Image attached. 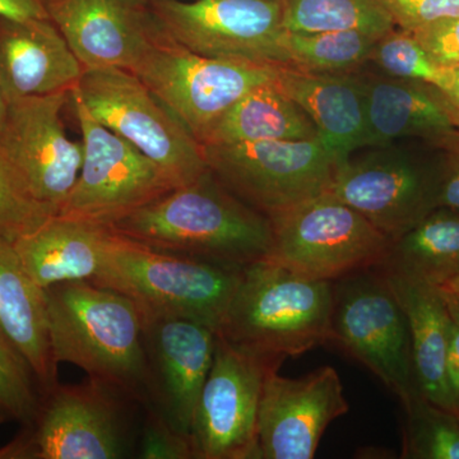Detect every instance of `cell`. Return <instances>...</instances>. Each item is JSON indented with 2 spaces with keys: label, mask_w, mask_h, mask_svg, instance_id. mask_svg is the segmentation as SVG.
Segmentation results:
<instances>
[{
  "label": "cell",
  "mask_w": 459,
  "mask_h": 459,
  "mask_svg": "<svg viewBox=\"0 0 459 459\" xmlns=\"http://www.w3.org/2000/svg\"><path fill=\"white\" fill-rule=\"evenodd\" d=\"M437 150L440 155L437 208H448L459 213V137Z\"/></svg>",
  "instance_id": "d590c367"
},
{
  "label": "cell",
  "mask_w": 459,
  "mask_h": 459,
  "mask_svg": "<svg viewBox=\"0 0 459 459\" xmlns=\"http://www.w3.org/2000/svg\"><path fill=\"white\" fill-rule=\"evenodd\" d=\"M437 289L443 290V291L459 292V273L444 282Z\"/></svg>",
  "instance_id": "b9f144b4"
},
{
  "label": "cell",
  "mask_w": 459,
  "mask_h": 459,
  "mask_svg": "<svg viewBox=\"0 0 459 459\" xmlns=\"http://www.w3.org/2000/svg\"><path fill=\"white\" fill-rule=\"evenodd\" d=\"M446 374L449 385L459 409V327L452 322L449 325L448 351H446Z\"/></svg>",
  "instance_id": "74e56055"
},
{
  "label": "cell",
  "mask_w": 459,
  "mask_h": 459,
  "mask_svg": "<svg viewBox=\"0 0 459 459\" xmlns=\"http://www.w3.org/2000/svg\"><path fill=\"white\" fill-rule=\"evenodd\" d=\"M69 92L8 99L0 129V156L36 199L59 212L82 165V142L66 134L63 110Z\"/></svg>",
  "instance_id": "9a60e30c"
},
{
  "label": "cell",
  "mask_w": 459,
  "mask_h": 459,
  "mask_svg": "<svg viewBox=\"0 0 459 459\" xmlns=\"http://www.w3.org/2000/svg\"><path fill=\"white\" fill-rule=\"evenodd\" d=\"M142 322L152 380L151 406L190 437L199 395L212 367L217 332L190 319Z\"/></svg>",
  "instance_id": "e0dca14e"
},
{
  "label": "cell",
  "mask_w": 459,
  "mask_h": 459,
  "mask_svg": "<svg viewBox=\"0 0 459 459\" xmlns=\"http://www.w3.org/2000/svg\"><path fill=\"white\" fill-rule=\"evenodd\" d=\"M110 229L160 252L235 268L265 261L273 240L270 217L230 192L210 169Z\"/></svg>",
  "instance_id": "6da1fadb"
},
{
  "label": "cell",
  "mask_w": 459,
  "mask_h": 459,
  "mask_svg": "<svg viewBox=\"0 0 459 459\" xmlns=\"http://www.w3.org/2000/svg\"><path fill=\"white\" fill-rule=\"evenodd\" d=\"M367 147L419 138L442 148L459 137L440 91L431 84L364 74Z\"/></svg>",
  "instance_id": "44dd1931"
},
{
  "label": "cell",
  "mask_w": 459,
  "mask_h": 459,
  "mask_svg": "<svg viewBox=\"0 0 459 459\" xmlns=\"http://www.w3.org/2000/svg\"><path fill=\"white\" fill-rule=\"evenodd\" d=\"M69 104L82 134L83 159L56 216L110 228L175 189L152 160L95 119L75 87L69 92Z\"/></svg>",
  "instance_id": "ba28073f"
},
{
  "label": "cell",
  "mask_w": 459,
  "mask_h": 459,
  "mask_svg": "<svg viewBox=\"0 0 459 459\" xmlns=\"http://www.w3.org/2000/svg\"><path fill=\"white\" fill-rule=\"evenodd\" d=\"M241 270L160 252L113 231L91 282L131 299L142 320L190 319L219 332Z\"/></svg>",
  "instance_id": "277c9868"
},
{
  "label": "cell",
  "mask_w": 459,
  "mask_h": 459,
  "mask_svg": "<svg viewBox=\"0 0 459 459\" xmlns=\"http://www.w3.org/2000/svg\"><path fill=\"white\" fill-rule=\"evenodd\" d=\"M369 63L388 77L431 84L439 90L448 84L451 75L449 68L437 65L429 56L412 33L397 27L377 39Z\"/></svg>",
  "instance_id": "4dcf8cb0"
},
{
  "label": "cell",
  "mask_w": 459,
  "mask_h": 459,
  "mask_svg": "<svg viewBox=\"0 0 459 459\" xmlns=\"http://www.w3.org/2000/svg\"><path fill=\"white\" fill-rule=\"evenodd\" d=\"M56 214L54 208L35 198L25 181L0 156V240L14 243Z\"/></svg>",
  "instance_id": "1f68e13d"
},
{
  "label": "cell",
  "mask_w": 459,
  "mask_h": 459,
  "mask_svg": "<svg viewBox=\"0 0 459 459\" xmlns=\"http://www.w3.org/2000/svg\"><path fill=\"white\" fill-rule=\"evenodd\" d=\"M202 151L214 177L268 217L327 193L336 169L319 138L202 146Z\"/></svg>",
  "instance_id": "4fadbf2b"
},
{
  "label": "cell",
  "mask_w": 459,
  "mask_h": 459,
  "mask_svg": "<svg viewBox=\"0 0 459 459\" xmlns=\"http://www.w3.org/2000/svg\"><path fill=\"white\" fill-rule=\"evenodd\" d=\"M287 32L362 31L383 36L395 29L377 0H283Z\"/></svg>",
  "instance_id": "4316f807"
},
{
  "label": "cell",
  "mask_w": 459,
  "mask_h": 459,
  "mask_svg": "<svg viewBox=\"0 0 459 459\" xmlns=\"http://www.w3.org/2000/svg\"><path fill=\"white\" fill-rule=\"evenodd\" d=\"M75 90L95 119L152 160L175 188L208 170L198 141L132 72L86 71Z\"/></svg>",
  "instance_id": "52a82bcc"
},
{
  "label": "cell",
  "mask_w": 459,
  "mask_h": 459,
  "mask_svg": "<svg viewBox=\"0 0 459 459\" xmlns=\"http://www.w3.org/2000/svg\"><path fill=\"white\" fill-rule=\"evenodd\" d=\"M333 282L259 261L241 270L221 334L247 351L283 362L332 342Z\"/></svg>",
  "instance_id": "3957f363"
},
{
  "label": "cell",
  "mask_w": 459,
  "mask_h": 459,
  "mask_svg": "<svg viewBox=\"0 0 459 459\" xmlns=\"http://www.w3.org/2000/svg\"><path fill=\"white\" fill-rule=\"evenodd\" d=\"M83 65L50 20L0 18V83L7 99L71 92Z\"/></svg>",
  "instance_id": "d6986e66"
},
{
  "label": "cell",
  "mask_w": 459,
  "mask_h": 459,
  "mask_svg": "<svg viewBox=\"0 0 459 459\" xmlns=\"http://www.w3.org/2000/svg\"><path fill=\"white\" fill-rule=\"evenodd\" d=\"M267 261L314 280L334 281L379 267L392 241L361 213L328 193L270 217Z\"/></svg>",
  "instance_id": "8992f818"
},
{
  "label": "cell",
  "mask_w": 459,
  "mask_h": 459,
  "mask_svg": "<svg viewBox=\"0 0 459 459\" xmlns=\"http://www.w3.org/2000/svg\"><path fill=\"white\" fill-rule=\"evenodd\" d=\"M7 108L8 99L7 96H5L4 90H3L2 83H0V129H2L3 122H4Z\"/></svg>",
  "instance_id": "60d3db41"
},
{
  "label": "cell",
  "mask_w": 459,
  "mask_h": 459,
  "mask_svg": "<svg viewBox=\"0 0 459 459\" xmlns=\"http://www.w3.org/2000/svg\"><path fill=\"white\" fill-rule=\"evenodd\" d=\"M440 155L373 147L334 169L328 195L361 213L394 243L437 208Z\"/></svg>",
  "instance_id": "8fae6325"
},
{
  "label": "cell",
  "mask_w": 459,
  "mask_h": 459,
  "mask_svg": "<svg viewBox=\"0 0 459 459\" xmlns=\"http://www.w3.org/2000/svg\"><path fill=\"white\" fill-rule=\"evenodd\" d=\"M380 270L439 287L459 273V213L439 207L394 241Z\"/></svg>",
  "instance_id": "484cf974"
},
{
  "label": "cell",
  "mask_w": 459,
  "mask_h": 459,
  "mask_svg": "<svg viewBox=\"0 0 459 459\" xmlns=\"http://www.w3.org/2000/svg\"><path fill=\"white\" fill-rule=\"evenodd\" d=\"M48 13L84 72H132L161 33L148 7L117 0H49Z\"/></svg>",
  "instance_id": "ac0fdd59"
},
{
  "label": "cell",
  "mask_w": 459,
  "mask_h": 459,
  "mask_svg": "<svg viewBox=\"0 0 459 459\" xmlns=\"http://www.w3.org/2000/svg\"><path fill=\"white\" fill-rule=\"evenodd\" d=\"M0 328L31 364L41 392L56 385L47 292L27 272L13 243L0 240Z\"/></svg>",
  "instance_id": "cb8c5ba5"
},
{
  "label": "cell",
  "mask_w": 459,
  "mask_h": 459,
  "mask_svg": "<svg viewBox=\"0 0 459 459\" xmlns=\"http://www.w3.org/2000/svg\"><path fill=\"white\" fill-rule=\"evenodd\" d=\"M132 74L201 144L205 133L235 102L276 77L277 66L199 56L161 31Z\"/></svg>",
  "instance_id": "9c48e42d"
},
{
  "label": "cell",
  "mask_w": 459,
  "mask_h": 459,
  "mask_svg": "<svg viewBox=\"0 0 459 459\" xmlns=\"http://www.w3.org/2000/svg\"><path fill=\"white\" fill-rule=\"evenodd\" d=\"M45 292L56 364H74L142 409L151 406L152 380L143 322L131 299L91 281L56 283Z\"/></svg>",
  "instance_id": "7a4b0ae2"
},
{
  "label": "cell",
  "mask_w": 459,
  "mask_h": 459,
  "mask_svg": "<svg viewBox=\"0 0 459 459\" xmlns=\"http://www.w3.org/2000/svg\"><path fill=\"white\" fill-rule=\"evenodd\" d=\"M440 294H442L449 318L459 327V292L443 291V290H440Z\"/></svg>",
  "instance_id": "ab89813d"
},
{
  "label": "cell",
  "mask_w": 459,
  "mask_h": 459,
  "mask_svg": "<svg viewBox=\"0 0 459 459\" xmlns=\"http://www.w3.org/2000/svg\"><path fill=\"white\" fill-rule=\"evenodd\" d=\"M49 0H0V18L16 21L50 20Z\"/></svg>",
  "instance_id": "8d00e7d4"
},
{
  "label": "cell",
  "mask_w": 459,
  "mask_h": 459,
  "mask_svg": "<svg viewBox=\"0 0 459 459\" xmlns=\"http://www.w3.org/2000/svg\"><path fill=\"white\" fill-rule=\"evenodd\" d=\"M410 33L437 65L459 66V17L444 18Z\"/></svg>",
  "instance_id": "e575fe53"
},
{
  "label": "cell",
  "mask_w": 459,
  "mask_h": 459,
  "mask_svg": "<svg viewBox=\"0 0 459 459\" xmlns=\"http://www.w3.org/2000/svg\"><path fill=\"white\" fill-rule=\"evenodd\" d=\"M332 342L382 380L400 401L418 392L409 320L377 267L333 282Z\"/></svg>",
  "instance_id": "30bf717a"
},
{
  "label": "cell",
  "mask_w": 459,
  "mask_h": 459,
  "mask_svg": "<svg viewBox=\"0 0 459 459\" xmlns=\"http://www.w3.org/2000/svg\"><path fill=\"white\" fill-rule=\"evenodd\" d=\"M337 370L322 367L291 379L272 371L258 411V459H312L334 420L349 412Z\"/></svg>",
  "instance_id": "2e32d148"
},
{
  "label": "cell",
  "mask_w": 459,
  "mask_h": 459,
  "mask_svg": "<svg viewBox=\"0 0 459 459\" xmlns=\"http://www.w3.org/2000/svg\"><path fill=\"white\" fill-rule=\"evenodd\" d=\"M40 397V383L31 364L0 328V425L29 424Z\"/></svg>",
  "instance_id": "f546056e"
},
{
  "label": "cell",
  "mask_w": 459,
  "mask_h": 459,
  "mask_svg": "<svg viewBox=\"0 0 459 459\" xmlns=\"http://www.w3.org/2000/svg\"><path fill=\"white\" fill-rule=\"evenodd\" d=\"M448 84L443 90H439L442 93L444 102L448 108L453 122L459 129V66L449 68Z\"/></svg>",
  "instance_id": "f35d334b"
},
{
  "label": "cell",
  "mask_w": 459,
  "mask_h": 459,
  "mask_svg": "<svg viewBox=\"0 0 459 459\" xmlns=\"http://www.w3.org/2000/svg\"><path fill=\"white\" fill-rule=\"evenodd\" d=\"M277 82L312 119L334 165L367 147V96L361 69L314 74L282 65L277 66Z\"/></svg>",
  "instance_id": "ffe728a7"
},
{
  "label": "cell",
  "mask_w": 459,
  "mask_h": 459,
  "mask_svg": "<svg viewBox=\"0 0 459 459\" xmlns=\"http://www.w3.org/2000/svg\"><path fill=\"white\" fill-rule=\"evenodd\" d=\"M113 231L108 226L54 216L14 241V249L42 287L98 276Z\"/></svg>",
  "instance_id": "603a6c76"
},
{
  "label": "cell",
  "mask_w": 459,
  "mask_h": 459,
  "mask_svg": "<svg viewBox=\"0 0 459 459\" xmlns=\"http://www.w3.org/2000/svg\"><path fill=\"white\" fill-rule=\"evenodd\" d=\"M377 270L382 272L409 320L413 371L420 394L437 406L459 413L446 374L451 318L440 290Z\"/></svg>",
  "instance_id": "7402d4cb"
},
{
  "label": "cell",
  "mask_w": 459,
  "mask_h": 459,
  "mask_svg": "<svg viewBox=\"0 0 459 459\" xmlns=\"http://www.w3.org/2000/svg\"><path fill=\"white\" fill-rule=\"evenodd\" d=\"M143 424L135 444L141 459H195L189 435L181 433L153 406L143 407Z\"/></svg>",
  "instance_id": "d6a6232c"
},
{
  "label": "cell",
  "mask_w": 459,
  "mask_h": 459,
  "mask_svg": "<svg viewBox=\"0 0 459 459\" xmlns=\"http://www.w3.org/2000/svg\"><path fill=\"white\" fill-rule=\"evenodd\" d=\"M281 364L217 333L212 367L190 429L195 459H258L263 385Z\"/></svg>",
  "instance_id": "5bb4252c"
},
{
  "label": "cell",
  "mask_w": 459,
  "mask_h": 459,
  "mask_svg": "<svg viewBox=\"0 0 459 459\" xmlns=\"http://www.w3.org/2000/svg\"><path fill=\"white\" fill-rule=\"evenodd\" d=\"M394 21L406 32L430 25L444 18L459 17V0H377Z\"/></svg>",
  "instance_id": "836d02e7"
},
{
  "label": "cell",
  "mask_w": 459,
  "mask_h": 459,
  "mask_svg": "<svg viewBox=\"0 0 459 459\" xmlns=\"http://www.w3.org/2000/svg\"><path fill=\"white\" fill-rule=\"evenodd\" d=\"M379 36L355 31L287 32L285 48L291 66L314 74H349L369 63Z\"/></svg>",
  "instance_id": "83f0119b"
},
{
  "label": "cell",
  "mask_w": 459,
  "mask_h": 459,
  "mask_svg": "<svg viewBox=\"0 0 459 459\" xmlns=\"http://www.w3.org/2000/svg\"><path fill=\"white\" fill-rule=\"evenodd\" d=\"M117 2L123 3V4L126 5H129V7L147 8L152 0H117Z\"/></svg>",
  "instance_id": "7bdbcfd3"
},
{
  "label": "cell",
  "mask_w": 459,
  "mask_h": 459,
  "mask_svg": "<svg viewBox=\"0 0 459 459\" xmlns=\"http://www.w3.org/2000/svg\"><path fill=\"white\" fill-rule=\"evenodd\" d=\"M316 138L318 131L312 119L282 90L276 74L235 102L205 133L201 146Z\"/></svg>",
  "instance_id": "d4e9b609"
},
{
  "label": "cell",
  "mask_w": 459,
  "mask_h": 459,
  "mask_svg": "<svg viewBox=\"0 0 459 459\" xmlns=\"http://www.w3.org/2000/svg\"><path fill=\"white\" fill-rule=\"evenodd\" d=\"M161 31L192 53L290 65L283 0H152Z\"/></svg>",
  "instance_id": "7c38bea8"
},
{
  "label": "cell",
  "mask_w": 459,
  "mask_h": 459,
  "mask_svg": "<svg viewBox=\"0 0 459 459\" xmlns=\"http://www.w3.org/2000/svg\"><path fill=\"white\" fill-rule=\"evenodd\" d=\"M133 407L142 406L90 377L81 385L57 382L41 392L35 416L0 448V459L135 457Z\"/></svg>",
  "instance_id": "5b68a950"
},
{
  "label": "cell",
  "mask_w": 459,
  "mask_h": 459,
  "mask_svg": "<svg viewBox=\"0 0 459 459\" xmlns=\"http://www.w3.org/2000/svg\"><path fill=\"white\" fill-rule=\"evenodd\" d=\"M402 406L401 458L459 459V413L431 403L419 391L402 401Z\"/></svg>",
  "instance_id": "f1b7e54d"
}]
</instances>
